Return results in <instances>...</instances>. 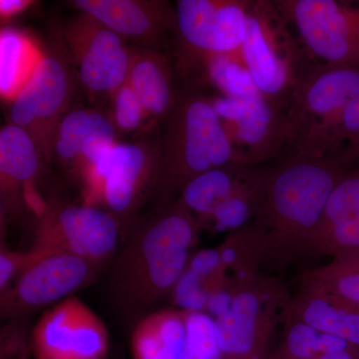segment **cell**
Returning <instances> with one entry per match:
<instances>
[{"label":"cell","mask_w":359,"mask_h":359,"mask_svg":"<svg viewBox=\"0 0 359 359\" xmlns=\"http://www.w3.org/2000/svg\"><path fill=\"white\" fill-rule=\"evenodd\" d=\"M112 120L98 111H67L54 130L50 156L66 167L79 168L83 177L97 158L117 143Z\"/></svg>","instance_id":"17"},{"label":"cell","mask_w":359,"mask_h":359,"mask_svg":"<svg viewBox=\"0 0 359 359\" xmlns=\"http://www.w3.org/2000/svg\"><path fill=\"white\" fill-rule=\"evenodd\" d=\"M359 138V91L355 96L347 103L346 108L340 115L334 132L328 142L330 154H337L341 151L340 146L344 142L348 144Z\"/></svg>","instance_id":"32"},{"label":"cell","mask_w":359,"mask_h":359,"mask_svg":"<svg viewBox=\"0 0 359 359\" xmlns=\"http://www.w3.org/2000/svg\"><path fill=\"white\" fill-rule=\"evenodd\" d=\"M339 155L347 166L353 164V163H356V165H358L356 171L359 172V138L353 143L348 144L346 148L342 149Z\"/></svg>","instance_id":"36"},{"label":"cell","mask_w":359,"mask_h":359,"mask_svg":"<svg viewBox=\"0 0 359 359\" xmlns=\"http://www.w3.org/2000/svg\"><path fill=\"white\" fill-rule=\"evenodd\" d=\"M275 6L325 65L359 69V2L285 0Z\"/></svg>","instance_id":"8"},{"label":"cell","mask_w":359,"mask_h":359,"mask_svg":"<svg viewBox=\"0 0 359 359\" xmlns=\"http://www.w3.org/2000/svg\"><path fill=\"white\" fill-rule=\"evenodd\" d=\"M179 309L187 311H207L210 290L204 280L192 269L187 268L172 292Z\"/></svg>","instance_id":"31"},{"label":"cell","mask_w":359,"mask_h":359,"mask_svg":"<svg viewBox=\"0 0 359 359\" xmlns=\"http://www.w3.org/2000/svg\"><path fill=\"white\" fill-rule=\"evenodd\" d=\"M218 250L231 292H235L259 278L264 255L252 226L235 231Z\"/></svg>","instance_id":"25"},{"label":"cell","mask_w":359,"mask_h":359,"mask_svg":"<svg viewBox=\"0 0 359 359\" xmlns=\"http://www.w3.org/2000/svg\"><path fill=\"white\" fill-rule=\"evenodd\" d=\"M264 7L263 2L250 4L241 55L259 91L266 98H273L292 84V71L271 36Z\"/></svg>","instance_id":"18"},{"label":"cell","mask_w":359,"mask_h":359,"mask_svg":"<svg viewBox=\"0 0 359 359\" xmlns=\"http://www.w3.org/2000/svg\"><path fill=\"white\" fill-rule=\"evenodd\" d=\"M36 359H106L109 349L102 320L76 297L45 311L32 332Z\"/></svg>","instance_id":"11"},{"label":"cell","mask_w":359,"mask_h":359,"mask_svg":"<svg viewBox=\"0 0 359 359\" xmlns=\"http://www.w3.org/2000/svg\"><path fill=\"white\" fill-rule=\"evenodd\" d=\"M233 54L207 56L209 60L208 73L212 84L224 92L226 97L231 98H245L261 93L250 76V71L236 59Z\"/></svg>","instance_id":"28"},{"label":"cell","mask_w":359,"mask_h":359,"mask_svg":"<svg viewBox=\"0 0 359 359\" xmlns=\"http://www.w3.org/2000/svg\"><path fill=\"white\" fill-rule=\"evenodd\" d=\"M123 237L112 214L88 204L45 205L32 249L74 255L102 266Z\"/></svg>","instance_id":"7"},{"label":"cell","mask_w":359,"mask_h":359,"mask_svg":"<svg viewBox=\"0 0 359 359\" xmlns=\"http://www.w3.org/2000/svg\"><path fill=\"white\" fill-rule=\"evenodd\" d=\"M32 4L27 0H1L0 1V13L2 18H9L14 14L25 11Z\"/></svg>","instance_id":"35"},{"label":"cell","mask_w":359,"mask_h":359,"mask_svg":"<svg viewBox=\"0 0 359 359\" xmlns=\"http://www.w3.org/2000/svg\"><path fill=\"white\" fill-rule=\"evenodd\" d=\"M201 229L179 199L135 222L110 276L116 306L136 313L173 292L193 257Z\"/></svg>","instance_id":"2"},{"label":"cell","mask_w":359,"mask_h":359,"mask_svg":"<svg viewBox=\"0 0 359 359\" xmlns=\"http://www.w3.org/2000/svg\"><path fill=\"white\" fill-rule=\"evenodd\" d=\"M285 327L282 341L268 354L266 359H314L325 351L355 346L339 337L318 332L299 321H287Z\"/></svg>","instance_id":"26"},{"label":"cell","mask_w":359,"mask_h":359,"mask_svg":"<svg viewBox=\"0 0 359 359\" xmlns=\"http://www.w3.org/2000/svg\"><path fill=\"white\" fill-rule=\"evenodd\" d=\"M289 320L359 346V306L316 285L302 283L292 299Z\"/></svg>","instance_id":"19"},{"label":"cell","mask_w":359,"mask_h":359,"mask_svg":"<svg viewBox=\"0 0 359 359\" xmlns=\"http://www.w3.org/2000/svg\"><path fill=\"white\" fill-rule=\"evenodd\" d=\"M126 83L138 97L147 118L167 119L177 97L170 61L164 54L150 49L133 50Z\"/></svg>","instance_id":"21"},{"label":"cell","mask_w":359,"mask_h":359,"mask_svg":"<svg viewBox=\"0 0 359 359\" xmlns=\"http://www.w3.org/2000/svg\"><path fill=\"white\" fill-rule=\"evenodd\" d=\"M70 84L65 61L43 54L27 83L11 101V124L32 135L44 156H50L52 135L67 112Z\"/></svg>","instance_id":"12"},{"label":"cell","mask_w":359,"mask_h":359,"mask_svg":"<svg viewBox=\"0 0 359 359\" xmlns=\"http://www.w3.org/2000/svg\"><path fill=\"white\" fill-rule=\"evenodd\" d=\"M40 255L39 250L30 249L28 252H14L8 249L1 240L0 249V292H4L30 263Z\"/></svg>","instance_id":"33"},{"label":"cell","mask_w":359,"mask_h":359,"mask_svg":"<svg viewBox=\"0 0 359 359\" xmlns=\"http://www.w3.org/2000/svg\"><path fill=\"white\" fill-rule=\"evenodd\" d=\"M0 292L1 316L20 318L43 308L90 285L98 264L62 252H43Z\"/></svg>","instance_id":"10"},{"label":"cell","mask_w":359,"mask_h":359,"mask_svg":"<svg viewBox=\"0 0 359 359\" xmlns=\"http://www.w3.org/2000/svg\"><path fill=\"white\" fill-rule=\"evenodd\" d=\"M348 172L339 153L313 156L297 150L268 171L252 224L264 264L285 266L306 256L327 201Z\"/></svg>","instance_id":"1"},{"label":"cell","mask_w":359,"mask_h":359,"mask_svg":"<svg viewBox=\"0 0 359 359\" xmlns=\"http://www.w3.org/2000/svg\"><path fill=\"white\" fill-rule=\"evenodd\" d=\"M113 100V124L122 132H131L138 128L147 116L138 97L128 84L125 83L116 91Z\"/></svg>","instance_id":"30"},{"label":"cell","mask_w":359,"mask_h":359,"mask_svg":"<svg viewBox=\"0 0 359 359\" xmlns=\"http://www.w3.org/2000/svg\"><path fill=\"white\" fill-rule=\"evenodd\" d=\"M242 100V114L224 126L233 147L237 143L241 163L252 166L280 154L287 142L294 141V130L289 115L280 114L276 105L263 94Z\"/></svg>","instance_id":"15"},{"label":"cell","mask_w":359,"mask_h":359,"mask_svg":"<svg viewBox=\"0 0 359 359\" xmlns=\"http://www.w3.org/2000/svg\"><path fill=\"white\" fill-rule=\"evenodd\" d=\"M187 346L193 359H222L216 321L205 311H186Z\"/></svg>","instance_id":"29"},{"label":"cell","mask_w":359,"mask_h":359,"mask_svg":"<svg viewBox=\"0 0 359 359\" xmlns=\"http://www.w3.org/2000/svg\"><path fill=\"white\" fill-rule=\"evenodd\" d=\"M43 153L26 130L9 124L0 131V180L6 208L20 205L28 188L39 178Z\"/></svg>","instance_id":"20"},{"label":"cell","mask_w":359,"mask_h":359,"mask_svg":"<svg viewBox=\"0 0 359 359\" xmlns=\"http://www.w3.org/2000/svg\"><path fill=\"white\" fill-rule=\"evenodd\" d=\"M292 299L280 280L262 276L236 290L215 320L223 358L266 359L276 325L289 320Z\"/></svg>","instance_id":"5"},{"label":"cell","mask_w":359,"mask_h":359,"mask_svg":"<svg viewBox=\"0 0 359 359\" xmlns=\"http://www.w3.org/2000/svg\"><path fill=\"white\" fill-rule=\"evenodd\" d=\"M359 254V172H348L335 186L309 241L306 256Z\"/></svg>","instance_id":"16"},{"label":"cell","mask_w":359,"mask_h":359,"mask_svg":"<svg viewBox=\"0 0 359 359\" xmlns=\"http://www.w3.org/2000/svg\"><path fill=\"white\" fill-rule=\"evenodd\" d=\"M222 359H238V358H223Z\"/></svg>","instance_id":"37"},{"label":"cell","mask_w":359,"mask_h":359,"mask_svg":"<svg viewBox=\"0 0 359 359\" xmlns=\"http://www.w3.org/2000/svg\"><path fill=\"white\" fill-rule=\"evenodd\" d=\"M43 54L25 33L6 28L0 35V91L15 98L32 77Z\"/></svg>","instance_id":"24"},{"label":"cell","mask_w":359,"mask_h":359,"mask_svg":"<svg viewBox=\"0 0 359 359\" xmlns=\"http://www.w3.org/2000/svg\"><path fill=\"white\" fill-rule=\"evenodd\" d=\"M249 1L180 0L177 26L182 39L205 56L240 51L247 32Z\"/></svg>","instance_id":"13"},{"label":"cell","mask_w":359,"mask_h":359,"mask_svg":"<svg viewBox=\"0 0 359 359\" xmlns=\"http://www.w3.org/2000/svg\"><path fill=\"white\" fill-rule=\"evenodd\" d=\"M61 42L92 95L113 97L126 83L133 51L121 36L89 14L81 13L68 23L61 32Z\"/></svg>","instance_id":"9"},{"label":"cell","mask_w":359,"mask_h":359,"mask_svg":"<svg viewBox=\"0 0 359 359\" xmlns=\"http://www.w3.org/2000/svg\"><path fill=\"white\" fill-rule=\"evenodd\" d=\"M72 6L143 49L159 51L168 33L178 29L176 11L165 1L75 0Z\"/></svg>","instance_id":"14"},{"label":"cell","mask_w":359,"mask_h":359,"mask_svg":"<svg viewBox=\"0 0 359 359\" xmlns=\"http://www.w3.org/2000/svg\"><path fill=\"white\" fill-rule=\"evenodd\" d=\"M29 347L20 330H11L1 342V359H28Z\"/></svg>","instance_id":"34"},{"label":"cell","mask_w":359,"mask_h":359,"mask_svg":"<svg viewBox=\"0 0 359 359\" xmlns=\"http://www.w3.org/2000/svg\"><path fill=\"white\" fill-rule=\"evenodd\" d=\"M259 171L237 164L210 170L187 184L179 200L202 226L217 207L249 183Z\"/></svg>","instance_id":"23"},{"label":"cell","mask_w":359,"mask_h":359,"mask_svg":"<svg viewBox=\"0 0 359 359\" xmlns=\"http://www.w3.org/2000/svg\"><path fill=\"white\" fill-rule=\"evenodd\" d=\"M159 164V143L117 142L84 174L85 204L112 214L121 226L123 237H126L137 212L152 196Z\"/></svg>","instance_id":"4"},{"label":"cell","mask_w":359,"mask_h":359,"mask_svg":"<svg viewBox=\"0 0 359 359\" xmlns=\"http://www.w3.org/2000/svg\"><path fill=\"white\" fill-rule=\"evenodd\" d=\"M134 359H193L187 346L186 311L165 309L146 316L131 339Z\"/></svg>","instance_id":"22"},{"label":"cell","mask_w":359,"mask_h":359,"mask_svg":"<svg viewBox=\"0 0 359 359\" xmlns=\"http://www.w3.org/2000/svg\"><path fill=\"white\" fill-rule=\"evenodd\" d=\"M159 142L160 164L152 196L156 209L174 202L187 184L210 170L243 165L211 101L197 94L177 97Z\"/></svg>","instance_id":"3"},{"label":"cell","mask_w":359,"mask_h":359,"mask_svg":"<svg viewBox=\"0 0 359 359\" xmlns=\"http://www.w3.org/2000/svg\"><path fill=\"white\" fill-rule=\"evenodd\" d=\"M302 283L316 285L359 306V254L334 257L304 273Z\"/></svg>","instance_id":"27"},{"label":"cell","mask_w":359,"mask_h":359,"mask_svg":"<svg viewBox=\"0 0 359 359\" xmlns=\"http://www.w3.org/2000/svg\"><path fill=\"white\" fill-rule=\"evenodd\" d=\"M358 91V68L325 65L295 83L289 114L294 150L330 155V136L342 111Z\"/></svg>","instance_id":"6"}]
</instances>
